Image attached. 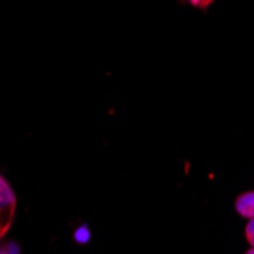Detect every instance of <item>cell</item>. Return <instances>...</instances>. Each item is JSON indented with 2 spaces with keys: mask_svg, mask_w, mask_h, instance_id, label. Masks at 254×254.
Listing matches in <instances>:
<instances>
[{
  "mask_svg": "<svg viewBox=\"0 0 254 254\" xmlns=\"http://www.w3.org/2000/svg\"><path fill=\"white\" fill-rule=\"evenodd\" d=\"M15 195L6 180L0 175V238L11 228L15 215Z\"/></svg>",
  "mask_w": 254,
  "mask_h": 254,
  "instance_id": "1",
  "label": "cell"
},
{
  "mask_svg": "<svg viewBox=\"0 0 254 254\" xmlns=\"http://www.w3.org/2000/svg\"><path fill=\"white\" fill-rule=\"evenodd\" d=\"M236 210L244 218H254V192L242 193L236 199Z\"/></svg>",
  "mask_w": 254,
  "mask_h": 254,
  "instance_id": "2",
  "label": "cell"
},
{
  "mask_svg": "<svg viewBox=\"0 0 254 254\" xmlns=\"http://www.w3.org/2000/svg\"><path fill=\"white\" fill-rule=\"evenodd\" d=\"M245 236L248 239V242L251 244V247L254 248V218L250 219V222L247 224V228H245Z\"/></svg>",
  "mask_w": 254,
  "mask_h": 254,
  "instance_id": "3",
  "label": "cell"
},
{
  "mask_svg": "<svg viewBox=\"0 0 254 254\" xmlns=\"http://www.w3.org/2000/svg\"><path fill=\"white\" fill-rule=\"evenodd\" d=\"M76 239L79 242H87L88 241V232H87V228H79L78 232H76Z\"/></svg>",
  "mask_w": 254,
  "mask_h": 254,
  "instance_id": "4",
  "label": "cell"
},
{
  "mask_svg": "<svg viewBox=\"0 0 254 254\" xmlns=\"http://www.w3.org/2000/svg\"><path fill=\"white\" fill-rule=\"evenodd\" d=\"M245 254H254V248H251V250H248V251H247Z\"/></svg>",
  "mask_w": 254,
  "mask_h": 254,
  "instance_id": "5",
  "label": "cell"
},
{
  "mask_svg": "<svg viewBox=\"0 0 254 254\" xmlns=\"http://www.w3.org/2000/svg\"><path fill=\"white\" fill-rule=\"evenodd\" d=\"M2 254H6V253H2Z\"/></svg>",
  "mask_w": 254,
  "mask_h": 254,
  "instance_id": "6",
  "label": "cell"
}]
</instances>
